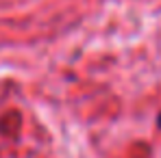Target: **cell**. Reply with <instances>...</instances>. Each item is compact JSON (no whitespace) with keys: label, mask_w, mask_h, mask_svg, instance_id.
<instances>
[{"label":"cell","mask_w":161,"mask_h":158,"mask_svg":"<svg viewBox=\"0 0 161 158\" xmlns=\"http://www.w3.org/2000/svg\"><path fill=\"white\" fill-rule=\"evenodd\" d=\"M157 124H159V126H161V115H159V117H157Z\"/></svg>","instance_id":"obj_1"}]
</instances>
